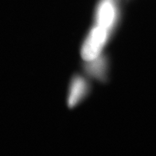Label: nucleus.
<instances>
[{"instance_id": "3", "label": "nucleus", "mask_w": 156, "mask_h": 156, "mask_svg": "<svg viewBox=\"0 0 156 156\" xmlns=\"http://www.w3.org/2000/svg\"><path fill=\"white\" fill-rule=\"evenodd\" d=\"M85 68L88 74L94 78L98 80L104 81L106 79V75L107 74L108 61L105 57H101L100 55L95 59L88 61V65Z\"/></svg>"}, {"instance_id": "1", "label": "nucleus", "mask_w": 156, "mask_h": 156, "mask_svg": "<svg viewBox=\"0 0 156 156\" xmlns=\"http://www.w3.org/2000/svg\"><path fill=\"white\" fill-rule=\"evenodd\" d=\"M109 38V31L100 26L94 27L89 33L81 48L83 59L88 62L101 55Z\"/></svg>"}, {"instance_id": "4", "label": "nucleus", "mask_w": 156, "mask_h": 156, "mask_svg": "<svg viewBox=\"0 0 156 156\" xmlns=\"http://www.w3.org/2000/svg\"><path fill=\"white\" fill-rule=\"evenodd\" d=\"M115 12L114 7L109 2H105L100 6L98 13V26L109 29L113 27Z\"/></svg>"}, {"instance_id": "2", "label": "nucleus", "mask_w": 156, "mask_h": 156, "mask_svg": "<svg viewBox=\"0 0 156 156\" xmlns=\"http://www.w3.org/2000/svg\"><path fill=\"white\" fill-rule=\"evenodd\" d=\"M89 83L80 76H75L72 81L69 95L68 98V104L70 107H74L84 98L89 92Z\"/></svg>"}]
</instances>
